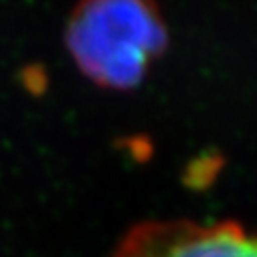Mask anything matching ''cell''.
<instances>
[{"mask_svg":"<svg viewBox=\"0 0 257 257\" xmlns=\"http://www.w3.org/2000/svg\"><path fill=\"white\" fill-rule=\"evenodd\" d=\"M166 39L152 0H83L67 27V47L79 69L115 89L138 85Z\"/></svg>","mask_w":257,"mask_h":257,"instance_id":"6da1fadb","label":"cell"},{"mask_svg":"<svg viewBox=\"0 0 257 257\" xmlns=\"http://www.w3.org/2000/svg\"><path fill=\"white\" fill-rule=\"evenodd\" d=\"M115 257H255V245L233 223H152L127 235Z\"/></svg>","mask_w":257,"mask_h":257,"instance_id":"7a4b0ae2","label":"cell"}]
</instances>
